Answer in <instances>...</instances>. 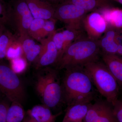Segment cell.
Returning <instances> with one entry per match:
<instances>
[{"label":"cell","instance_id":"6da1fadb","mask_svg":"<svg viewBox=\"0 0 122 122\" xmlns=\"http://www.w3.org/2000/svg\"><path fill=\"white\" fill-rule=\"evenodd\" d=\"M62 80L63 102L68 107L92 103L96 94L91 79L83 66L66 69Z\"/></svg>","mask_w":122,"mask_h":122},{"label":"cell","instance_id":"f1b7e54d","mask_svg":"<svg viewBox=\"0 0 122 122\" xmlns=\"http://www.w3.org/2000/svg\"><path fill=\"white\" fill-rule=\"evenodd\" d=\"M45 0L55 7L58 5L63 3L65 1V0Z\"/></svg>","mask_w":122,"mask_h":122},{"label":"cell","instance_id":"cb8c5ba5","mask_svg":"<svg viewBox=\"0 0 122 122\" xmlns=\"http://www.w3.org/2000/svg\"><path fill=\"white\" fill-rule=\"evenodd\" d=\"M9 24L8 5L4 0H0V25L5 29V26Z\"/></svg>","mask_w":122,"mask_h":122},{"label":"cell","instance_id":"1f68e13d","mask_svg":"<svg viewBox=\"0 0 122 122\" xmlns=\"http://www.w3.org/2000/svg\"><path fill=\"white\" fill-rule=\"evenodd\" d=\"M114 0L117 1V2L121 4L122 5V0Z\"/></svg>","mask_w":122,"mask_h":122},{"label":"cell","instance_id":"d6a6232c","mask_svg":"<svg viewBox=\"0 0 122 122\" xmlns=\"http://www.w3.org/2000/svg\"></svg>","mask_w":122,"mask_h":122},{"label":"cell","instance_id":"7402d4cb","mask_svg":"<svg viewBox=\"0 0 122 122\" xmlns=\"http://www.w3.org/2000/svg\"><path fill=\"white\" fill-rule=\"evenodd\" d=\"M15 37L8 31H4L0 37V59L6 56L10 44Z\"/></svg>","mask_w":122,"mask_h":122},{"label":"cell","instance_id":"836d02e7","mask_svg":"<svg viewBox=\"0 0 122 122\" xmlns=\"http://www.w3.org/2000/svg\"><path fill=\"white\" fill-rule=\"evenodd\" d=\"M0 93H1L0 92Z\"/></svg>","mask_w":122,"mask_h":122},{"label":"cell","instance_id":"f546056e","mask_svg":"<svg viewBox=\"0 0 122 122\" xmlns=\"http://www.w3.org/2000/svg\"><path fill=\"white\" fill-rule=\"evenodd\" d=\"M23 122H38L36 120H34L32 118L28 116L27 118H25L24 119V121Z\"/></svg>","mask_w":122,"mask_h":122},{"label":"cell","instance_id":"4dcf8cb0","mask_svg":"<svg viewBox=\"0 0 122 122\" xmlns=\"http://www.w3.org/2000/svg\"><path fill=\"white\" fill-rule=\"evenodd\" d=\"M5 29L0 25V37L4 32V31H5Z\"/></svg>","mask_w":122,"mask_h":122},{"label":"cell","instance_id":"2e32d148","mask_svg":"<svg viewBox=\"0 0 122 122\" xmlns=\"http://www.w3.org/2000/svg\"><path fill=\"white\" fill-rule=\"evenodd\" d=\"M33 38L29 36L21 42L23 54L27 62H34L41 52V45L36 44Z\"/></svg>","mask_w":122,"mask_h":122},{"label":"cell","instance_id":"603a6c76","mask_svg":"<svg viewBox=\"0 0 122 122\" xmlns=\"http://www.w3.org/2000/svg\"><path fill=\"white\" fill-rule=\"evenodd\" d=\"M11 67L13 70L17 74L24 72L27 66V61L22 56L11 59Z\"/></svg>","mask_w":122,"mask_h":122},{"label":"cell","instance_id":"ac0fdd59","mask_svg":"<svg viewBox=\"0 0 122 122\" xmlns=\"http://www.w3.org/2000/svg\"><path fill=\"white\" fill-rule=\"evenodd\" d=\"M107 25L117 29L122 28V10L117 8H107L99 11Z\"/></svg>","mask_w":122,"mask_h":122},{"label":"cell","instance_id":"5bb4252c","mask_svg":"<svg viewBox=\"0 0 122 122\" xmlns=\"http://www.w3.org/2000/svg\"><path fill=\"white\" fill-rule=\"evenodd\" d=\"M92 103H77L68 107L62 122H83Z\"/></svg>","mask_w":122,"mask_h":122},{"label":"cell","instance_id":"484cf974","mask_svg":"<svg viewBox=\"0 0 122 122\" xmlns=\"http://www.w3.org/2000/svg\"><path fill=\"white\" fill-rule=\"evenodd\" d=\"M11 102L7 98L0 99V122H7L8 110Z\"/></svg>","mask_w":122,"mask_h":122},{"label":"cell","instance_id":"30bf717a","mask_svg":"<svg viewBox=\"0 0 122 122\" xmlns=\"http://www.w3.org/2000/svg\"><path fill=\"white\" fill-rule=\"evenodd\" d=\"M107 24L102 15L98 12L87 14L83 22V29L88 37L99 40L107 29Z\"/></svg>","mask_w":122,"mask_h":122},{"label":"cell","instance_id":"3957f363","mask_svg":"<svg viewBox=\"0 0 122 122\" xmlns=\"http://www.w3.org/2000/svg\"><path fill=\"white\" fill-rule=\"evenodd\" d=\"M35 89L43 105L54 110L63 102V90L58 70L49 66L37 70Z\"/></svg>","mask_w":122,"mask_h":122},{"label":"cell","instance_id":"9c48e42d","mask_svg":"<svg viewBox=\"0 0 122 122\" xmlns=\"http://www.w3.org/2000/svg\"><path fill=\"white\" fill-rule=\"evenodd\" d=\"M55 32L49 34L47 37L40 41L41 46V52L34 62L36 70L48 67L53 64L56 65L58 61V51L53 40Z\"/></svg>","mask_w":122,"mask_h":122},{"label":"cell","instance_id":"5b68a950","mask_svg":"<svg viewBox=\"0 0 122 122\" xmlns=\"http://www.w3.org/2000/svg\"><path fill=\"white\" fill-rule=\"evenodd\" d=\"M0 92L11 102L23 104L26 93L23 82L18 74L7 63L0 61Z\"/></svg>","mask_w":122,"mask_h":122},{"label":"cell","instance_id":"7c38bea8","mask_svg":"<svg viewBox=\"0 0 122 122\" xmlns=\"http://www.w3.org/2000/svg\"><path fill=\"white\" fill-rule=\"evenodd\" d=\"M100 58L113 75L119 86L122 87V58L116 55L101 52Z\"/></svg>","mask_w":122,"mask_h":122},{"label":"cell","instance_id":"7a4b0ae2","mask_svg":"<svg viewBox=\"0 0 122 122\" xmlns=\"http://www.w3.org/2000/svg\"><path fill=\"white\" fill-rule=\"evenodd\" d=\"M101 53L99 40H94L84 36L73 42L66 48L56 65V69H66L83 66L100 59Z\"/></svg>","mask_w":122,"mask_h":122},{"label":"cell","instance_id":"d4e9b609","mask_svg":"<svg viewBox=\"0 0 122 122\" xmlns=\"http://www.w3.org/2000/svg\"><path fill=\"white\" fill-rule=\"evenodd\" d=\"M53 40L58 51L59 54V58L58 61V62L62 54L63 45L65 42L62 32H57L56 31H55L53 36Z\"/></svg>","mask_w":122,"mask_h":122},{"label":"cell","instance_id":"44dd1931","mask_svg":"<svg viewBox=\"0 0 122 122\" xmlns=\"http://www.w3.org/2000/svg\"><path fill=\"white\" fill-rule=\"evenodd\" d=\"M23 51L21 43L15 37L9 46L6 56L11 60L21 57Z\"/></svg>","mask_w":122,"mask_h":122},{"label":"cell","instance_id":"9a60e30c","mask_svg":"<svg viewBox=\"0 0 122 122\" xmlns=\"http://www.w3.org/2000/svg\"><path fill=\"white\" fill-rule=\"evenodd\" d=\"M63 2L70 3L81 7L89 13L111 7L110 0H65Z\"/></svg>","mask_w":122,"mask_h":122},{"label":"cell","instance_id":"ba28073f","mask_svg":"<svg viewBox=\"0 0 122 122\" xmlns=\"http://www.w3.org/2000/svg\"><path fill=\"white\" fill-rule=\"evenodd\" d=\"M84 122H118L114 114L113 105L106 99L92 103Z\"/></svg>","mask_w":122,"mask_h":122},{"label":"cell","instance_id":"277c9868","mask_svg":"<svg viewBox=\"0 0 122 122\" xmlns=\"http://www.w3.org/2000/svg\"><path fill=\"white\" fill-rule=\"evenodd\" d=\"M100 59L89 62L83 66L97 91L113 106L118 99L120 86Z\"/></svg>","mask_w":122,"mask_h":122},{"label":"cell","instance_id":"ffe728a7","mask_svg":"<svg viewBox=\"0 0 122 122\" xmlns=\"http://www.w3.org/2000/svg\"><path fill=\"white\" fill-rule=\"evenodd\" d=\"M45 20L34 18L29 30V35L33 39L40 41L45 38L43 31V27Z\"/></svg>","mask_w":122,"mask_h":122},{"label":"cell","instance_id":"8fae6325","mask_svg":"<svg viewBox=\"0 0 122 122\" xmlns=\"http://www.w3.org/2000/svg\"><path fill=\"white\" fill-rule=\"evenodd\" d=\"M25 1L34 18L44 20L54 19L55 8L45 0Z\"/></svg>","mask_w":122,"mask_h":122},{"label":"cell","instance_id":"4316f807","mask_svg":"<svg viewBox=\"0 0 122 122\" xmlns=\"http://www.w3.org/2000/svg\"><path fill=\"white\" fill-rule=\"evenodd\" d=\"M57 21L54 19L45 20L43 29L46 36L56 31L55 26Z\"/></svg>","mask_w":122,"mask_h":122},{"label":"cell","instance_id":"d6986e66","mask_svg":"<svg viewBox=\"0 0 122 122\" xmlns=\"http://www.w3.org/2000/svg\"><path fill=\"white\" fill-rule=\"evenodd\" d=\"M25 115L22 104L16 102H11L7 113V122H23Z\"/></svg>","mask_w":122,"mask_h":122},{"label":"cell","instance_id":"8992f818","mask_svg":"<svg viewBox=\"0 0 122 122\" xmlns=\"http://www.w3.org/2000/svg\"><path fill=\"white\" fill-rule=\"evenodd\" d=\"M9 24L18 34V40L21 43L29 36V30L34 20L25 0H14L8 5Z\"/></svg>","mask_w":122,"mask_h":122},{"label":"cell","instance_id":"4fadbf2b","mask_svg":"<svg viewBox=\"0 0 122 122\" xmlns=\"http://www.w3.org/2000/svg\"><path fill=\"white\" fill-rule=\"evenodd\" d=\"M62 113L61 112L54 114L49 107L44 105H36L26 112L28 116L38 122H56L57 117Z\"/></svg>","mask_w":122,"mask_h":122},{"label":"cell","instance_id":"83f0119b","mask_svg":"<svg viewBox=\"0 0 122 122\" xmlns=\"http://www.w3.org/2000/svg\"><path fill=\"white\" fill-rule=\"evenodd\" d=\"M114 114L118 122H122V99H118L113 105Z\"/></svg>","mask_w":122,"mask_h":122},{"label":"cell","instance_id":"e0dca14e","mask_svg":"<svg viewBox=\"0 0 122 122\" xmlns=\"http://www.w3.org/2000/svg\"><path fill=\"white\" fill-rule=\"evenodd\" d=\"M101 52L106 54L117 55L119 42L113 33L108 32L99 39Z\"/></svg>","mask_w":122,"mask_h":122},{"label":"cell","instance_id":"52a82bcc","mask_svg":"<svg viewBox=\"0 0 122 122\" xmlns=\"http://www.w3.org/2000/svg\"><path fill=\"white\" fill-rule=\"evenodd\" d=\"M54 19L63 22L66 29L84 31L83 22L88 13L81 7L63 2L55 7Z\"/></svg>","mask_w":122,"mask_h":122}]
</instances>
